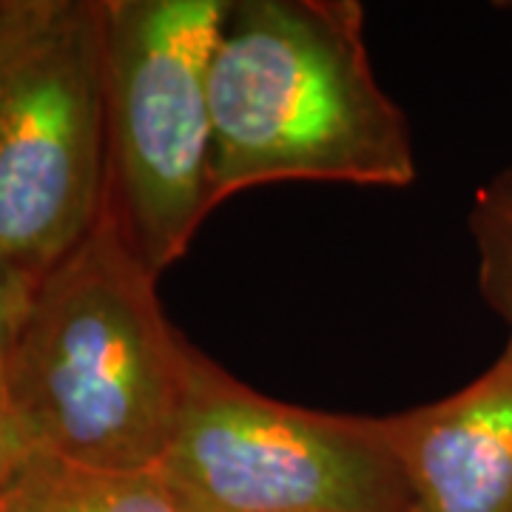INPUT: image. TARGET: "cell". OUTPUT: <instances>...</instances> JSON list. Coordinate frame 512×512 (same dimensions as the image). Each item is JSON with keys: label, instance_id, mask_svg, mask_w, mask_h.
I'll list each match as a JSON object with an SVG mask.
<instances>
[{"label": "cell", "instance_id": "cell-9", "mask_svg": "<svg viewBox=\"0 0 512 512\" xmlns=\"http://www.w3.org/2000/svg\"><path fill=\"white\" fill-rule=\"evenodd\" d=\"M35 285V276L23 274L20 268L0 259V393H3L9 356H12L15 339H18V328Z\"/></svg>", "mask_w": 512, "mask_h": 512}, {"label": "cell", "instance_id": "cell-3", "mask_svg": "<svg viewBox=\"0 0 512 512\" xmlns=\"http://www.w3.org/2000/svg\"><path fill=\"white\" fill-rule=\"evenodd\" d=\"M106 191L103 0H0V259L40 279Z\"/></svg>", "mask_w": 512, "mask_h": 512}, {"label": "cell", "instance_id": "cell-8", "mask_svg": "<svg viewBox=\"0 0 512 512\" xmlns=\"http://www.w3.org/2000/svg\"><path fill=\"white\" fill-rule=\"evenodd\" d=\"M470 231L478 251V291L512 336V168L478 191Z\"/></svg>", "mask_w": 512, "mask_h": 512}, {"label": "cell", "instance_id": "cell-2", "mask_svg": "<svg viewBox=\"0 0 512 512\" xmlns=\"http://www.w3.org/2000/svg\"><path fill=\"white\" fill-rule=\"evenodd\" d=\"M211 205L288 180L404 188L416 154L356 0H225L211 57Z\"/></svg>", "mask_w": 512, "mask_h": 512}, {"label": "cell", "instance_id": "cell-5", "mask_svg": "<svg viewBox=\"0 0 512 512\" xmlns=\"http://www.w3.org/2000/svg\"><path fill=\"white\" fill-rule=\"evenodd\" d=\"M225 0H103L109 197L154 276L211 205V57Z\"/></svg>", "mask_w": 512, "mask_h": 512}, {"label": "cell", "instance_id": "cell-7", "mask_svg": "<svg viewBox=\"0 0 512 512\" xmlns=\"http://www.w3.org/2000/svg\"><path fill=\"white\" fill-rule=\"evenodd\" d=\"M0 512H185L157 473H114L35 453Z\"/></svg>", "mask_w": 512, "mask_h": 512}, {"label": "cell", "instance_id": "cell-4", "mask_svg": "<svg viewBox=\"0 0 512 512\" xmlns=\"http://www.w3.org/2000/svg\"><path fill=\"white\" fill-rule=\"evenodd\" d=\"M154 473L185 512H413L379 419L276 402L197 348Z\"/></svg>", "mask_w": 512, "mask_h": 512}, {"label": "cell", "instance_id": "cell-10", "mask_svg": "<svg viewBox=\"0 0 512 512\" xmlns=\"http://www.w3.org/2000/svg\"><path fill=\"white\" fill-rule=\"evenodd\" d=\"M35 453H40L35 441L29 439L18 416L0 399V510Z\"/></svg>", "mask_w": 512, "mask_h": 512}, {"label": "cell", "instance_id": "cell-6", "mask_svg": "<svg viewBox=\"0 0 512 512\" xmlns=\"http://www.w3.org/2000/svg\"><path fill=\"white\" fill-rule=\"evenodd\" d=\"M379 424L413 512H512V336L458 393Z\"/></svg>", "mask_w": 512, "mask_h": 512}, {"label": "cell", "instance_id": "cell-1", "mask_svg": "<svg viewBox=\"0 0 512 512\" xmlns=\"http://www.w3.org/2000/svg\"><path fill=\"white\" fill-rule=\"evenodd\" d=\"M106 191L94 228L37 279L0 399L46 456L154 473L185 404L194 345Z\"/></svg>", "mask_w": 512, "mask_h": 512}, {"label": "cell", "instance_id": "cell-11", "mask_svg": "<svg viewBox=\"0 0 512 512\" xmlns=\"http://www.w3.org/2000/svg\"><path fill=\"white\" fill-rule=\"evenodd\" d=\"M504 6H507V9H512V3H504Z\"/></svg>", "mask_w": 512, "mask_h": 512}]
</instances>
